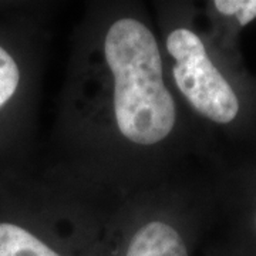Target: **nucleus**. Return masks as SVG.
Masks as SVG:
<instances>
[{"label":"nucleus","instance_id":"obj_1","mask_svg":"<svg viewBox=\"0 0 256 256\" xmlns=\"http://www.w3.org/2000/svg\"><path fill=\"white\" fill-rule=\"evenodd\" d=\"M100 52L108 74L111 122L120 140L141 150L162 144L174 132L178 106L154 32L140 18L120 16L104 30Z\"/></svg>","mask_w":256,"mask_h":256},{"label":"nucleus","instance_id":"obj_2","mask_svg":"<svg viewBox=\"0 0 256 256\" xmlns=\"http://www.w3.org/2000/svg\"><path fill=\"white\" fill-rule=\"evenodd\" d=\"M164 46L175 90L192 111L218 126H228L238 118V92L194 28L175 26L166 33Z\"/></svg>","mask_w":256,"mask_h":256},{"label":"nucleus","instance_id":"obj_3","mask_svg":"<svg viewBox=\"0 0 256 256\" xmlns=\"http://www.w3.org/2000/svg\"><path fill=\"white\" fill-rule=\"evenodd\" d=\"M124 256H190L175 222L158 215L140 222L128 239Z\"/></svg>","mask_w":256,"mask_h":256},{"label":"nucleus","instance_id":"obj_4","mask_svg":"<svg viewBox=\"0 0 256 256\" xmlns=\"http://www.w3.org/2000/svg\"><path fill=\"white\" fill-rule=\"evenodd\" d=\"M0 256H63L33 230L12 220H0Z\"/></svg>","mask_w":256,"mask_h":256},{"label":"nucleus","instance_id":"obj_5","mask_svg":"<svg viewBox=\"0 0 256 256\" xmlns=\"http://www.w3.org/2000/svg\"><path fill=\"white\" fill-rule=\"evenodd\" d=\"M22 84V68L8 47L0 44V110L16 97Z\"/></svg>","mask_w":256,"mask_h":256},{"label":"nucleus","instance_id":"obj_6","mask_svg":"<svg viewBox=\"0 0 256 256\" xmlns=\"http://www.w3.org/2000/svg\"><path fill=\"white\" fill-rule=\"evenodd\" d=\"M212 6L220 16L235 18L240 28L256 18V0H215Z\"/></svg>","mask_w":256,"mask_h":256},{"label":"nucleus","instance_id":"obj_7","mask_svg":"<svg viewBox=\"0 0 256 256\" xmlns=\"http://www.w3.org/2000/svg\"><path fill=\"white\" fill-rule=\"evenodd\" d=\"M254 226H255V230H256V208H255V212H254Z\"/></svg>","mask_w":256,"mask_h":256}]
</instances>
